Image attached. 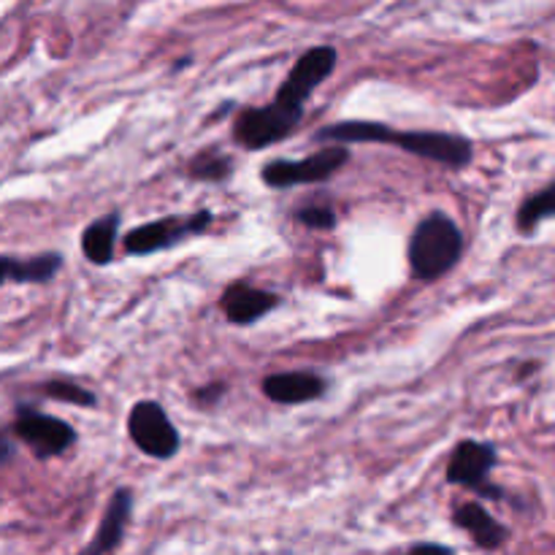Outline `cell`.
<instances>
[{
  "label": "cell",
  "mask_w": 555,
  "mask_h": 555,
  "mask_svg": "<svg viewBox=\"0 0 555 555\" xmlns=\"http://www.w3.org/2000/svg\"><path fill=\"white\" fill-rule=\"evenodd\" d=\"M215 222L211 211H195V215H173L163 220L144 222L125 233V253L128 255H155L163 249H171L182 244L184 238H193L206 233V228Z\"/></svg>",
  "instance_id": "4"
},
{
  "label": "cell",
  "mask_w": 555,
  "mask_h": 555,
  "mask_svg": "<svg viewBox=\"0 0 555 555\" xmlns=\"http://www.w3.org/2000/svg\"><path fill=\"white\" fill-rule=\"evenodd\" d=\"M128 434L135 448L157 461H168L179 453V431L157 401H139L128 415Z\"/></svg>",
  "instance_id": "7"
},
{
  "label": "cell",
  "mask_w": 555,
  "mask_h": 555,
  "mask_svg": "<svg viewBox=\"0 0 555 555\" xmlns=\"http://www.w3.org/2000/svg\"><path fill=\"white\" fill-rule=\"evenodd\" d=\"M11 437L20 439L22 444H27L38 461L57 459V455L68 453L76 444V431L63 421V417L47 415V412L33 410V406H20V410H16Z\"/></svg>",
  "instance_id": "5"
},
{
  "label": "cell",
  "mask_w": 555,
  "mask_h": 555,
  "mask_svg": "<svg viewBox=\"0 0 555 555\" xmlns=\"http://www.w3.org/2000/svg\"><path fill=\"white\" fill-rule=\"evenodd\" d=\"M336 63H339V54H336L334 47H312L309 52H304L296 60L291 74H287V79L282 81L271 106L280 114H285L291 122L301 125L304 106L312 98V92L334 74Z\"/></svg>",
  "instance_id": "3"
},
{
  "label": "cell",
  "mask_w": 555,
  "mask_h": 555,
  "mask_svg": "<svg viewBox=\"0 0 555 555\" xmlns=\"http://www.w3.org/2000/svg\"><path fill=\"white\" fill-rule=\"evenodd\" d=\"M296 220L312 231H331V228H336V211L331 206H304L296 211Z\"/></svg>",
  "instance_id": "18"
},
{
  "label": "cell",
  "mask_w": 555,
  "mask_h": 555,
  "mask_svg": "<svg viewBox=\"0 0 555 555\" xmlns=\"http://www.w3.org/2000/svg\"><path fill=\"white\" fill-rule=\"evenodd\" d=\"M41 393L47 399L63 401V404H74V406H95L98 399L92 390L81 388V385L74 383H63V379H54V383H47L41 388Z\"/></svg>",
  "instance_id": "17"
},
{
  "label": "cell",
  "mask_w": 555,
  "mask_h": 555,
  "mask_svg": "<svg viewBox=\"0 0 555 555\" xmlns=\"http://www.w3.org/2000/svg\"><path fill=\"white\" fill-rule=\"evenodd\" d=\"M453 524L459 526L461 531H466V534L475 540V545L482 547V551H499L509 537L507 526L499 524V520L477 502L459 504V507L453 509Z\"/></svg>",
  "instance_id": "12"
},
{
  "label": "cell",
  "mask_w": 555,
  "mask_h": 555,
  "mask_svg": "<svg viewBox=\"0 0 555 555\" xmlns=\"http://www.w3.org/2000/svg\"><path fill=\"white\" fill-rule=\"evenodd\" d=\"M464 255V233L459 222L444 211H431L417 222L410 238V269L412 276L421 282H437Z\"/></svg>",
  "instance_id": "2"
},
{
  "label": "cell",
  "mask_w": 555,
  "mask_h": 555,
  "mask_svg": "<svg viewBox=\"0 0 555 555\" xmlns=\"http://www.w3.org/2000/svg\"><path fill=\"white\" fill-rule=\"evenodd\" d=\"M318 141H334L339 144H388L399 146L401 152L423 157V160L439 163L453 171H461L475 157V146L469 139L442 130H396L383 122H366V119H347V122L325 125L314 133Z\"/></svg>",
  "instance_id": "1"
},
{
  "label": "cell",
  "mask_w": 555,
  "mask_h": 555,
  "mask_svg": "<svg viewBox=\"0 0 555 555\" xmlns=\"http://www.w3.org/2000/svg\"><path fill=\"white\" fill-rule=\"evenodd\" d=\"M220 307L233 325H253L280 307V296L260 291L249 282H236V285L222 293Z\"/></svg>",
  "instance_id": "11"
},
{
  "label": "cell",
  "mask_w": 555,
  "mask_h": 555,
  "mask_svg": "<svg viewBox=\"0 0 555 555\" xmlns=\"http://www.w3.org/2000/svg\"><path fill=\"white\" fill-rule=\"evenodd\" d=\"M328 383L318 372H280L263 379V393L274 404L296 406L323 399Z\"/></svg>",
  "instance_id": "9"
},
{
  "label": "cell",
  "mask_w": 555,
  "mask_h": 555,
  "mask_svg": "<svg viewBox=\"0 0 555 555\" xmlns=\"http://www.w3.org/2000/svg\"><path fill=\"white\" fill-rule=\"evenodd\" d=\"M553 211H555V188H553V184H547L545 190L529 195V198L520 204L518 231L520 233L537 231V228H540L542 222L547 220V217H553Z\"/></svg>",
  "instance_id": "15"
},
{
  "label": "cell",
  "mask_w": 555,
  "mask_h": 555,
  "mask_svg": "<svg viewBox=\"0 0 555 555\" xmlns=\"http://www.w3.org/2000/svg\"><path fill=\"white\" fill-rule=\"evenodd\" d=\"M225 393V385H211V388H201L198 393H195V401H198V404H215L217 399H220V396Z\"/></svg>",
  "instance_id": "20"
},
{
  "label": "cell",
  "mask_w": 555,
  "mask_h": 555,
  "mask_svg": "<svg viewBox=\"0 0 555 555\" xmlns=\"http://www.w3.org/2000/svg\"><path fill=\"white\" fill-rule=\"evenodd\" d=\"M350 160V152L345 146H328V150H320L314 155L301 157V160H271L263 166V182L269 188L287 190L296 188V184H318L328 182L331 177L341 171Z\"/></svg>",
  "instance_id": "6"
},
{
  "label": "cell",
  "mask_w": 555,
  "mask_h": 555,
  "mask_svg": "<svg viewBox=\"0 0 555 555\" xmlns=\"http://www.w3.org/2000/svg\"><path fill=\"white\" fill-rule=\"evenodd\" d=\"M130 515H133V493L128 488H119L114 491V496L108 499V507L103 513L101 526L92 534L90 545L76 555H108L117 551L125 540V531H128Z\"/></svg>",
  "instance_id": "10"
},
{
  "label": "cell",
  "mask_w": 555,
  "mask_h": 555,
  "mask_svg": "<svg viewBox=\"0 0 555 555\" xmlns=\"http://www.w3.org/2000/svg\"><path fill=\"white\" fill-rule=\"evenodd\" d=\"M63 269V258L57 253H43L36 258H11L0 255V285L16 282V285H43L54 280V274Z\"/></svg>",
  "instance_id": "13"
},
{
  "label": "cell",
  "mask_w": 555,
  "mask_h": 555,
  "mask_svg": "<svg viewBox=\"0 0 555 555\" xmlns=\"http://www.w3.org/2000/svg\"><path fill=\"white\" fill-rule=\"evenodd\" d=\"M11 455H14V448H11V439L9 437H0V464L11 461Z\"/></svg>",
  "instance_id": "21"
},
{
  "label": "cell",
  "mask_w": 555,
  "mask_h": 555,
  "mask_svg": "<svg viewBox=\"0 0 555 555\" xmlns=\"http://www.w3.org/2000/svg\"><path fill=\"white\" fill-rule=\"evenodd\" d=\"M496 466V448L491 442H477V439H466L459 448L453 450V459H450L448 472H444V480L450 486L469 488V491L480 493L486 499H496L502 502L504 491L502 488L488 486V475Z\"/></svg>",
  "instance_id": "8"
},
{
  "label": "cell",
  "mask_w": 555,
  "mask_h": 555,
  "mask_svg": "<svg viewBox=\"0 0 555 555\" xmlns=\"http://www.w3.org/2000/svg\"><path fill=\"white\" fill-rule=\"evenodd\" d=\"M117 231H119V215L112 211L106 217H98L92 225L85 228L81 233V253L90 263L108 266L114 260V247H117Z\"/></svg>",
  "instance_id": "14"
},
{
  "label": "cell",
  "mask_w": 555,
  "mask_h": 555,
  "mask_svg": "<svg viewBox=\"0 0 555 555\" xmlns=\"http://www.w3.org/2000/svg\"><path fill=\"white\" fill-rule=\"evenodd\" d=\"M233 160L228 155H222L220 150H204L190 160L188 173L190 179H198V182H222V179L231 177Z\"/></svg>",
  "instance_id": "16"
},
{
  "label": "cell",
  "mask_w": 555,
  "mask_h": 555,
  "mask_svg": "<svg viewBox=\"0 0 555 555\" xmlns=\"http://www.w3.org/2000/svg\"><path fill=\"white\" fill-rule=\"evenodd\" d=\"M401 555H455V551L448 545H437V542H417V545H412L410 551Z\"/></svg>",
  "instance_id": "19"
}]
</instances>
